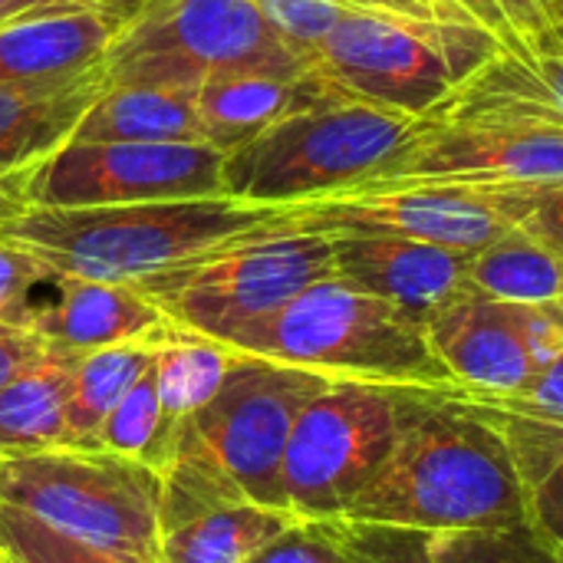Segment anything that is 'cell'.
I'll return each mask as SVG.
<instances>
[{
	"label": "cell",
	"mask_w": 563,
	"mask_h": 563,
	"mask_svg": "<svg viewBox=\"0 0 563 563\" xmlns=\"http://www.w3.org/2000/svg\"><path fill=\"white\" fill-rule=\"evenodd\" d=\"M155 346L158 343H122L79 356L66 399L63 445L96 449L102 422L122 402V396L148 373Z\"/></svg>",
	"instance_id": "d4e9b609"
},
{
	"label": "cell",
	"mask_w": 563,
	"mask_h": 563,
	"mask_svg": "<svg viewBox=\"0 0 563 563\" xmlns=\"http://www.w3.org/2000/svg\"><path fill=\"white\" fill-rule=\"evenodd\" d=\"M548 40H561L563 43V0H558V10H554V33ZM541 43V40H538Z\"/></svg>",
	"instance_id": "7bdbcfd3"
},
{
	"label": "cell",
	"mask_w": 563,
	"mask_h": 563,
	"mask_svg": "<svg viewBox=\"0 0 563 563\" xmlns=\"http://www.w3.org/2000/svg\"><path fill=\"white\" fill-rule=\"evenodd\" d=\"M558 303H561V307H563V297H561V300H558Z\"/></svg>",
	"instance_id": "f6af8a7d"
},
{
	"label": "cell",
	"mask_w": 563,
	"mask_h": 563,
	"mask_svg": "<svg viewBox=\"0 0 563 563\" xmlns=\"http://www.w3.org/2000/svg\"><path fill=\"white\" fill-rule=\"evenodd\" d=\"M0 505L139 558H158L162 475L106 449H43L0 455Z\"/></svg>",
	"instance_id": "9c48e42d"
},
{
	"label": "cell",
	"mask_w": 563,
	"mask_h": 563,
	"mask_svg": "<svg viewBox=\"0 0 563 563\" xmlns=\"http://www.w3.org/2000/svg\"><path fill=\"white\" fill-rule=\"evenodd\" d=\"M251 563H353L346 551L330 538L320 521H297L280 538H274Z\"/></svg>",
	"instance_id": "e575fe53"
},
{
	"label": "cell",
	"mask_w": 563,
	"mask_h": 563,
	"mask_svg": "<svg viewBox=\"0 0 563 563\" xmlns=\"http://www.w3.org/2000/svg\"><path fill=\"white\" fill-rule=\"evenodd\" d=\"M333 274V238L274 224L135 287L145 290L178 330L228 343Z\"/></svg>",
	"instance_id": "ba28073f"
},
{
	"label": "cell",
	"mask_w": 563,
	"mask_h": 563,
	"mask_svg": "<svg viewBox=\"0 0 563 563\" xmlns=\"http://www.w3.org/2000/svg\"><path fill=\"white\" fill-rule=\"evenodd\" d=\"M534 191H478L452 185H363L340 195L284 205L277 228L313 234L412 238L455 251H482L518 228Z\"/></svg>",
	"instance_id": "7c38bea8"
},
{
	"label": "cell",
	"mask_w": 563,
	"mask_h": 563,
	"mask_svg": "<svg viewBox=\"0 0 563 563\" xmlns=\"http://www.w3.org/2000/svg\"><path fill=\"white\" fill-rule=\"evenodd\" d=\"M53 280V274L23 247L0 241V320L26 327L33 317V290Z\"/></svg>",
	"instance_id": "d6a6232c"
},
{
	"label": "cell",
	"mask_w": 563,
	"mask_h": 563,
	"mask_svg": "<svg viewBox=\"0 0 563 563\" xmlns=\"http://www.w3.org/2000/svg\"><path fill=\"white\" fill-rule=\"evenodd\" d=\"M498 7L511 26L508 43H538L554 33L558 0H498ZM508 43H501V46H508Z\"/></svg>",
	"instance_id": "8d00e7d4"
},
{
	"label": "cell",
	"mask_w": 563,
	"mask_h": 563,
	"mask_svg": "<svg viewBox=\"0 0 563 563\" xmlns=\"http://www.w3.org/2000/svg\"><path fill=\"white\" fill-rule=\"evenodd\" d=\"M330 376L238 353L221 389L185 419L162 475V531L208 508L254 501L284 508L280 468L300 412Z\"/></svg>",
	"instance_id": "7a4b0ae2"
},
{
	"label": "cell",
	"mask_w": 563,
	"mask_h": 563,
	"mask_svg": "<svg viewBox=\"0 0 563 563\" xmlns=\"http://www.w3.org/2000/svg\"><path fill=\"white\" fill-rule=\"evenodd\" d=\"M3 561H7V558H3ZM7 563H10V561H7Z\"/></svg>",
	"instance_id": "7dc6e473"
},
{
	"label": "cell",
	"mask_w": 563,
	"mask_h": 563,
	"mask_svg": "<svg viewBox=\"0 0 563 563\" xmlns=\"http://www.w3.org/2000/svg\"><path fill=\"white\" fill-rule=\"evenodd\" d=\"M132 10L43 3L0 20V86L66 79L102 66Z\"/></svg>",
	"instance_id": "e0dca14e"
},
{
	"label": "cell",
	"mask_w": 563,
	"mask_h": 563,
	"mask_svg": "<svg viewBox=\"0 0 563 563\" xmlns=\"http://www.w3.org/2000/svg\"><path fill=\"white\" fill-rule=\"evenodd\" d=\"M300 518L284 508L254 501H231L208 508L158 538L155 563H251L274 538L294 528Z\"/></svg>",
	"instance_id": "7402d4cb"
},
{
	"label": "cell",
	"mask_w": 563,
	"mask_h": 563,
	"mask_svg": "<svg viewBox=\"0 0 563 563\" xmlns=\"http://www.w3.org/2000/svg\"><path fill=\"white\" fill-rule=\"evenodd\" d=\"M102 89V66L66 79L0 86V178L16 181L66 145Z\"/></svg>",
	"instance_id": "d6986e66"
},
{
	"label": "cell",
	"mask_w": 563,
	"mask_h": 563,
	"mask_svg": "<svg viewBox=\"0 0 563 563\" xmlns=\"http://www.w3.org/2000/svg\"><path fill=\"white\" fill-rule=\"evenodd\" d=\"M422 119L327 96L287 115L254 142L224 155V195L244 205H300L369 181L419 129Z\"/></svg>",
	"instance_id": "5b68a950"
},
{
	"label": "cell",
	"mask_w": 563,
	"mask_h": 563,
	"mask_svg": "<svg viewBox=\"0 0 563 563\" xmlns=\"http://www.w3.org/2000/svg\"><path fill=\"white\" fill-rule=\"evenodd\" d=\"M261 13L274 23V30L300 49L310 63L317 46L336 26V20L350 10L340 0H254Z\"/></svg>",
	"instance_id": "1f68e13d"
},
{
	"label": "cell",
	"mask_w": 563,
	"mask_h": 563,
	"mask_svg": "<svg viewBox=\"0 0 563 563\" xmlns=\"http://www.w3.org/2000/svg\"><path fill=\"white\" fill-rule=\"evenodd\" d=\"M224 346L313 369L330 379L455 389L426 327L340 274L310 284L277 313L251 323Z\"/></svg>",
	"instance_id": "277c9868"
},
{
	"label": "cell",
	"mask_w": 563,
	"mask_h": 563,
	"mask_svg": "<svg viewBox=\"0 0 563 563\" xmlns=\"http://www.w3.org/2000/svg\"><path fill=\"white\" fill-rule=\"evenodd\" d=\"M498 49L501 40L475 23L346 10L313 69L353 99L426 119Z\"/></svg>",
	"instance_id": "52a82bcc"
},
{
	"label": "cell",
	"mask_w": 563,
	"mask_h": 563,
	"mask_svg": "<svg viewBox=\"0 0 563 563\" xmlns=\"http://www.w3.org/2000/svg\"><path fill=\"white\" fill-rule=\"evenodd\" d=\"M399 389L333 379L297 419L280 492L300 521L343 518L383 472L399 422Z\"/></svg>",
	"instance_id": "30bf717a"
},
{
	"label": "cell",
	"mask_w": 563,
	"mask_h": 563,
	"mask_svg": "<svg viewBox=\"0 0 563 563\" xmlns=\"http://www.w3.org/2000/svg\"><path fill=\"white\" fill-rule=\"evenodd\" d=\"M468 402L478 406L505 435L518 482H521L528 521L538 525L551 541H558L563 548V422L508 412V409L485 406L475 399Z\"/></svg>",
	"instance_id": "cb8c5ba5"
},
{
	"label": "cell",
	"mask_w": 563,
	"mask_h": 563,
	"mask_svg": "<svg viewBox=\"0 0 563 563\" xmlns=\"http://www.w3.org/2000/svg\"><path fill=\"white\" fill-rule=\"evenodd\" d=\"M333 257L343 280L393 303L422 327H429L442 310L472 294V251H455L412 238L336 234Z\"/></svg>",
	"instance_id": "9a60e30c"
},
{
	"label": "cell",
	"mask_w": 563,
	"mask_h": 563,
	"mask_svg": "<svg viewBox=\"0 0 563 563\" xmlns=\"http://www.w3.org/2000/svg\"><path fill=\"white\" fill-rule=\"evenodd\" d=\"M442 20H459V23H475L495 33L501 43L511 40V26L498 7V0H432Z\"/></svg>",
	"instance_id": "f35d334b"
},
{
	"label": "cell",
	"mask_w": 563,
	"mask_h": 563,
	"mask_svg": "<svg viewBox=\"0 0 563 563\" xmlns=\"http://www.w3.org/2000/svg\"><path fill=\"white\" fill-rule=\"evenodd\" d=\"M23 211H26V205L16 195L13 178H0V224L10 221V218H16V214H23Z\"/></svg>",
	"instance_id": "b9f144b4"
},
{
	"label": "cell",
	"mask_w": 563,
	"mask_h": 563,
	"mask_svg": "<svg viewBox=\"0 0 563 563\" xmlns=\"http://www.w3.org/2000/svg\"><path fill=\"white\" fill-rule=\"evenodd\" d=\"M277 211L228 195L109 208H26L0 224V241L30 251L53 277L142 284L234 238L274 228Z\"/></svg>",
	"instance_id": "3957f363"
},
{
	"label": "cell",
	"mask_w": 563,
	"mask_h": 563,
	"mask_svg": "<svg viewBox=\"0 0 563 563\" xmlns=\"http://www.w3.org/2000/svg\"><path fill=\"white\" fill-rule=\"evenodd\" d=\"M468 284L472 294L495 300L558 303L563 297V257L521 228H511L472 254Z\"/></svg>",
	"instance_id": "484cf974"
},
{
	"label": "cell",
	"mask_w": 563,
	"mask_h": 563,
	"mask_svg": "<svg viewBox=\"0 0 563 563\" xmlns=\"http://www.w3.org/2000/svg\"><path fill=\"white\" fill-rule=\"evenodd\" d=\"M518 228L563 257V185L548 188V191H534Z\"/></svg>",
	"instance_id": "d590c367"
},
{
	"label": "cell",
	"mask_w": 563,
	"mask_h": 563,
	"mask_svg": "<svg viewBox=\"0 0 563 563\" xmlns=\"http://www.w3.org/2000/svg\"><path fill=\"white\" fill-rule=\"evenodd\" d=\"M10 10H13V0H0V20H7Z\"/></svg>",
	"instance_id": "ee69618b"
},
{
	"label": "cell",
	"mask_w": 563,
	"mask_h": 563,
	"mask_svg": "<svg viewBox=\"0 0 563 563\" xmlns=\"http://www.w3.org/2000/svg\"><path fill=\"white\" fill-rule=\"evenodd\" d=\"M43 3H89V7H115V10H139V7H145L148 0H13V10H10V16L13 13H20V10H30V7H43Z\"/></svg>",
	"instance_id": "60d3db41"
},
{
	"label": "cell",
	"mask_w": 563,
	"mask_h": 563,
	"mask_svg": "<svg viewBox=\"0 0 563 563\" xmlns=\"http://www.w3.org/2000/svg\"><path fill=\"white\" fill-rule=\"evenodd\" d=\"M46 353V343L36 330L20 327V323H3L0 320V389L30 363H36Z\"/></svg>",
	"instance_id": "74e56055"
},
{
	"label": "cell",
	"mask_w": 563,
	"mask_h": 563,
	"mask_svg": "<svg viewBox=\"0 0 563 563\" xmlns=\"http://www.w3.org/2000/svg\"><path fill=\"white\" fill-rule=\"evenodd\" d=\"M429 122L563 129V43H508L462 79Z\"/></svg>",
	"instance_id": "2e32d148"
},
{
	"label": "cell",
	"mask_w": 563,
	"mask_h": 563,
	"mask_svg": "<svg viewBox=\"0 0 563 563\" xmlns=\"http://www.w3.org/2000/svg\"><path fill=\"white\" fill-rule=\"evenodd\" d=\"M175 442H178V432L165 422L152 366H148V373L122 396V402L102 422L96 449H106L112 455H122V459H132L162 472L175 455Z\"/></svg>",
	"instance_id": "83f0119b"
},
{
	"label": "cell",
	"mask_w": 563,
	"mask_h": 563,
	"mask_svg": "<svg viewBox=\"0 0 563 563\" xmlns=\"http://www.w3.org/2000/svg\"><path fill=\"white\" fill-rule=\"evenodd\" d=\"M320 525L353 563H435L429 531L360 518H323Z\"/></svg>",
	"instance_id": "4dcf8cb0"
},
{
	"label": "cell",
	"mask_w": 563,
	"mask_h": 563,
	"mask_svg": "<svg viewBox=\"0 0 563 563\" xmlns=\"http://www.w3.org/2000/svg\"><path fill=\"white\" fill-rule=\"evenodd\" d=\"M333 82H327L317 69L303 76H271V73H231L214 76L198 86V115L205 129V142L221 148L224 155L254 142L271 125L287 115L317 106L327 96H336Z\"/></svg>",
	"instance_id": "ffe728a7"
},
{
	"label": "cell",
	"mask_w": 563,
	"mask_h": 563,
	"mask_svg": "<svg viewBox=\"0 0 563 563\" xmlns=\"http://www.w3.org/2000/svg\"><path fill=\"white\" fill-rule=\"evenodd\" d=\"M426 333L455 389L508 396L563 353V307L468 294L442 310Z\"/></svg>",
	"instance_id": "5bb4252c"
},
{
	"label": "cell",
	"mask_w": 563,
	"mask_h": 563,
	"mask_svg": "<svg viewBox=\"0 0 563 563\" xmlns=\"http://www.w3.org/2000/svg\"><path fill=\"white\" fill-rule=\"evenodd\" d=\"M350 10H369V13H393V16H412V20H442L432 0H340Z\"/></svg>",
	"instance_id": "ab89813d"
},
{
	"label": "cell",
	"mask_w": 563,
	"mask_h": 563,
	"mask_svg": "<svg viewBox=\"0 0 563 563\" xmlns=\"http://www.w3.org/2000/svg\"><path fill=\"white\" fill-rule=\"evenodd\" d=\"M56 297L33 307L30 330L46 346L66 353H92L122 343H162L178 327L135 284H106L79 277H53Z\"/></svg>",
	"instance_id": "ac0fdd59"
},
{
	"label": "cell",
	"mask_w": 563,
	"mask_h": 563,
	"mask_svg": "<svg viewBox=\"0 0 563 563\" xmlns=\"http://www.w3.org/2000/svg\"><path fill=\"white\" fill-rule=\"evenodd\" d=\"M0 558L10 563H155L119 548L63 534L10 505H0Z\"/></svg>",
	"instance_id": "f546056e"
},
{
	"label": "cell",
	"mask_w": 563,
	"mask_h": 563,
	"mask_svg": "<svg viewBox=\"0 0 563 563\" xmlns=\"http://www.w3.org/2000/svg\"><path fill=\"white\" fill-rule=\"evenodd\" d=\"M79 356L46 346L0 389V455L43 452L63 445L66 399Z\"/></svg>",
	"instance_id": "603a6c76"
},
{
	"label": "cell",
	"mask_w": 563,
	"mask_h": 563,
	"mask_svg": "<svg viewBox=\"0 0 563 563\" xmlns=\"http://www.w3.org/2000/svg\"><path fill=\"white\" fill-rule=\"evenodd\" d=\"M343 518L442 534L528 521V511L498 426L455 389L402 386L393 452Z\"/></svg>",
	"instance_id": "6da1fadb"
},
{
	"label": "cell",
	"mask_w": 563,
	"mask_h": 563,
	"mask_svg": "<svg viewBox=\"0 0 563 563\" xmlns=\"http://www.w3.org/2000/svg\"><path fill=\"white\" fill-rule=\"evenodd\" d=\"M294 49L254 0H148L112 40L106 86H191L231 73L303 76Z\"/></svg>",
	"instance_id": "8992f818"
},
{
	"label": "cell",
	"mask_w": 563,
	"mask_h": 563,
	"mask_svg": "<svg viewBox=\"0 0 563 563\" xmlns=\"http://www.w3.org/2000/svg\"><path fill=\"white\" fill-rule=\"evenodd\" d=\"M224 152L211 142L69 139L13 185L26 208H109L218 198Z\"/></svg>",
	"instance_id": "8fae6325"
},
{
	"label": "cell",
	"mask_w": 563,
	"mask_h": 563,
	"mask_svg": "<svg viewBox=\"0 0 563 563\" xmlns=\"http://www.w3.org/2000/svg\"><path fill=\"white\" fill-rule=\"evenodd\" d=\"M0 563H7V561H3V558H0Z\"/></svg>",
	"instance_id": "bcb514c9"
},
{
	"label": "cell",
	"mask_w": 563,
	"mask_h": 563,
	"mask_svg": "<svg viewBox=\"0 0 563 563\" xmlns=\"http://www.w3.org/2000/svg\"><path fill=\"white\" fill-rule=\"evenodd\" d=\"M79 142H205L198 89L106 86L79 119Z\"/></svg>",
	"instance_id": "44dd1931"
},
{
	"label": "cell",
	"mask_w": 563,
	"mask_h": 563,
	"mask_svg": "<svg viewBox=\"0 0 563 563\" xmlns=\"http://www.w3.org/2000/svg\"><path fill=\"white\" fill-rule=\"evenodd\" d=\"M435 563H563V548L538 525L515 521L501 528L432 534Z\"/></svg>",
	"instance_id": "f1b7e54d"
},
{
	"label": "cell",
	"mask_w": 563,
	"mask_h": 563,
	"mask_svg": "<svg viewBox=\"0 0 563 563\" xmlns=\"http://www.w3.org/2000/svg\"><path fill=\"white\" fill-rule=\"evenodd\" d=\"M363 185L548 191L563 185V129L422 119L412 139Z\"/></svg>",
	"instance_id": "4fadbf2b"
},
{
	"label": "cell",
	"mask_w": 563,
	"mask_h": 563,
	"mask_svg": "<svg viewBox=\"0 0 563 563\" xmlns=\"http://www.w3.org/2000/svg\"><path fill=\"white\" fill-rule=\"evenodd\" d=\"M455 393H462V389H455ZM462 396L485 402V406L508 409V412L563 422V353H558L544 369H538L521 389H515L508 396H472V393H462Z\"/></svg>",
	"instance_id": "836d02e7"
},
{
	"label": "cell",
	"mask_w": 563,
	"mask_h": 563,
	"mask_svg": "<svg viewBox=\"0 0 563 563\" xmlns=\"http://www.w3.org/2000/svg\"><path fill=\"white\" fill-rule=\"evenodd\" d=\"M234 356L238 353L228 350L224 343H214L185 330H175L168 340L155 346L152 379H155L165 422L175 432H181L185 419L195 416L221 389Z\"/></svg>",
	"instance_id": "4316f807"
}]
</instances>
